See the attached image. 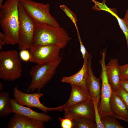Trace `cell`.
Segmentation results:
<instances>
[{
	"label": "cell",
	"instance_id": "1",
	"mask_svg": "<svg viewBox=\"0 0 128 128\" xmlns=\"http://www.w3.org/2000/svg\"><path fill=\"white\" fill-rule=\"evenodd\" d=\"M20 0H6L0 5V24L5 44L14 46L18 41Z\"/></svg>",
	"mask_w": 128,
	"mask_h": 128
},
{
	"label": "cell",
	"instance_id": "2",
	"mask_svg": "<svg viewBox=\"0 0 128 128\" xmlns=\"http://www.w3.org/2000/svg\"><path fill=\"white\" fill-rule=\"evenodd\" d=\"M72 39L63 27L35 22L33 45H57L62 49Z\"/></svg>",
	"mask_w": 128,
	"mask_h": 128
},
{
	"label": "cell",
	"instance_id": "3",
	"mask_svg": "<svg viewBox=\"0 0 128 128\" xmlns=\"http://www.w3.org/2000/svg\"><path fill=\"white\" fill-rule=\"evenodd\" d=\"M61 56L59 59L50 62L37 64L31 68L29 74L31 78V82L26 92H33L37 90L40 92L52 79L56 71L62 60Z\"/></svg>",
	"mask_w": 128,
	"mask_h": 128
},
{
	"label": "cell",
	"instance_id": "4",
	"mask_svg": "<svg viewBox=\"0 0 128 128\" xmlns=\"http://www.w3.org/2000/svg\"><path fill=\"white\" fill-rule=\"evenodd\" d=\"M16 50L0 52V78L6 81L15 80L21 76L22 64Z\"/></svg>",
	"mask_w": 128,
	"mask_h": 128
},
{
	"label": "cell",
	"instance_id": "5",
	"mask_svg": "<svg viewBox=\"0 0 128 128\" xmlns=\"http://www.w3.org/2000/svg\"><path fill=\"white\" fill-rule=\"evenodd\" d=\"M18 9L19 26L18 44L20 50H30L33 45L35 22L27 15L20 1Z\"/></svg>",
	"mask_w": 128,
	"mask_h": 128
},
{
	"label": "cell",
	"instance_id": "6",
	"mask_svg": "<svg viewBox=\"0 0 128 128\" xmlns=\"http://www.w3.org/2000/svg\"><path fill=\"white\" fill-rule=\"evenodd\" d=\"M27 15L36 22L59 27L60 26L50 12V4L36 2L32 0H20Z\"/></svg>",
	"mask_w": 128,
	"mask_h": 128
},
{
	"label": "cell",
	"instance_id": "7",
	"mask_svg": "<svg viewBox=\"0 0 128 128\" xmlns=\"http://www.w3.org/2000/svg\"><path fill=\"white\" fill-rule=\"evenodd\" d=\"M43 95L40 92L29 94L23 92L17 86L14 88V99L20 105L31 108H36L45 113L54 110L61 112L64 110L62 105L55 108H50L44 105L40 101V98Z\"/></svg>",
	"mask_w": 128,
	"mask_h": 128
},
{
	"label": "cell",
	"instance_id": "8",
	"mask_svg": "<svg viewBox=\"0 0 128 128\" xmlns=\"http://www.w3.org/2000/svg\"><path fill=\"white\" fill-rule=\"evenodd\" d=\"M61 46L57 45L44 46L33 45L30 49L29 61L37 64H45L60 58Z\"/></svg>",
	"mask_w": 128,
	"mask_h": 128
},
{
	"label": "cell",
	"instance_id": "9",
	"mask_svg": "<svg viewBox=\"0 0 128 128\" xmlns=\"http://www.w3.org/2000/svg\"><path fill=\"white\" fill-rule=\"evenodd\" d=\"M106 51L102 52L100 61L101 72L100 78L102 81L101 90V101L98 107L99 113L101 116L106 115H113L110 106V100L112 91L108 82L106 75L105 59Z\"/></svg>",
	"mask_w": 128,
	"mask_h": 128
},
{
	"label": "cell",
	"instance_id": "10",
	"mask_svg": "<svg viewBox=\"0 0 128 128\" xmlns=\"http://www.w3.org/2000/svg\"><path fill=\"white\" fill-rule=\"evenodd\" d=\"M64 110L65 118L72 120L84 117L95 120V110L92 98L75 104Z\"/></svg>",
	"mask_w": 128,
	"mask_h": 128
},
{
	"label": "cell",
	"instance_id": "11",
	"mask_svg": "<svg viewBox=\"0 0 128 128\" xmlns=\"http://www.w3.org/2000/svg\"><path fill=\"white\" fill-rule=\"evenodd\" d=\"M44 122L14 113L8 123V128H44Z\"/></svg>",
	"mask_w": 128,
	"mask_h": 128
},
{
	"label": "cell",
	"instance_id": "12",
	"mask_svg": "<svg viewBox=\"0 0 128 128\" xmlns=\"http://www.w3.org/2000/svg\"><path fill=\"white\" fill-rule=\"evenodd\" d=\"M92 58L90 54L88 59V71L86 87L92 99L98 104L101 96V85L100 78L96 77L93 74L91 65Z\"/></svg>",
	"mask_w": 128,
	"mask_h": 128
},
{
	"label": "cell",
	"instance_id": "13",
	"mask_svg": "<svg viewBox=\"0 0 128 128\" xmlns=\"http://www.w3.org/2000/svg\"><path fill=\"white\" fill-rule=\"evenodd\" d=\"M11 113H18L30 118L47 122L52 119L49 115L42 113H38L31 109L30 108L20 105L14 99L11 98Z\"/></svg>",
	"mask_w": 128,
	"mask_h": 128
},
{
	"label": "cell",
	"instance_id": "14",
	"mask_svg": "<svg viewBox=\"0 0 128 128\" xmlns=\"http://www.w3.org/2000/svg\"><path fill=\"white\" fill-rule=\"evenodd\" d=\"M119 66L118 59L114 58L111 59L105 66L108 80L114 92L120 86Z\"/></svg>",
	"mask_w": 128,
	"mask_h": 128
},
{
	"label": "cell",
	"instance_id": "15",
	"mask_svg": "<svg viewBox=\"0 0 128 128\" xmlns=\"http://www.w3.org/2000/svg\"><path fill=\"white\" fill-rule=\"evenodd\" d=\"M88 71V59L83 60V66L77 72L72 76L64 77L61 79L62 82L73 84L82 87L87 90L86 82Z\"/></svg>",
	"mask_w": 128,
	"mask_h": 128
},
{
	"label": "cell",
	"instance_id": "16",
	"mask_svg": "<svg viewBox=\"0 0 128 128\" xmlns=\"http://www.w3.org/2000/svg\"><path fill=\"white\" fill-rule=\"evenodd\" d=\"M71 91L69 98L62 105L64 110L75 104L92 98L88 91L80 86L70 84Z\"/></svg>",
	"mask_w": 128,
	"mask_h": 128
},
{
	"label": "cell",
	"instance_id": "17",
	"mask_svg": "<svg viewBox=\"0 0 128 128\" xmlns=\"http://www.w3.org/2000/svg\"><path fill=\"white\" fill-rule=\"evenodd\" d=\"M110 109L114 114L128 120V109L122 99L112 91L110 100Z\"/></svg>",
	"mask_w": 128,
	"mask_h": 128
},
{
	"label": "cell",
	"instance_id": "18",
	"mask_svg": "<svg viewBox=\"0 0 128 128\" xmlns=\"http://www.w3.org/2000/svg\"><path fill=\"white\" fill-rule=\"evenodd\" d=\"M11 98L6 91L0 92V117L5 118L11 113Z\"/></svg>",
	"mask_w": 128,
	"mask_h": 128
},
{
	"label": "cell",
	"instance_id": "19",
	"mask_svg": "<svg viewBox=\"0 0 128 128\" xmlns=\"http://www.w3.org/2000/svg\"><path fill=\"white\" fill-rule=\"evenodd\" d=\"M73 127L74 128H97L95 120L84 117L72 120Z\"/></svg>",
	"mask_w": 128,
	"mask_h": 128
},
{
	"label": "cell",
	"instance_id": "20",
	"mask_svg": "<svg viewBox=\"0 0 128 128\" xmlns=\"http://www.w3.org/2000/svg\"><path fill=\"white\" fill-rule=\"evenodd\" d=\"M101 120L105 128H124L113 115L108 114L101 116Z\"/></svg>",
	"mask_w": 128,
	"mask_h": 128
},
{
	"label": "cell",
	"instance_id": "21",
	"mask_svg": "<svg viewBox=\"0 0 128 128\" xmlns=\"http://www.w3.org/2000/svg\"><path fill=\"white\" fill-rule=\"evenodd\" d=\"M117 12L112 14L117 19L119 25L123 31L125 37L128 50V26L124 22L123 19L119 17L117 15Z\"/></svg>",
	"mask_w": 128,
	"mask_h": 128
},
{
	"label": "cell",
	"instance_id": "22",
	"mask_svg": "<svg viewBox=\"0 0 128 128\" xmlns=\"http://www.w3.org/2000/svg\"><path fill=\"white\" fill-rule=\"evenodd\" d=\"M60 7L70 19L75 26H77L76 23L78 21V19L76 14L64 5H60Z\"/></svg>",
	"mask_w": 128,
	"mask_h": 128
},
{
	"label": "cell",
	"instance_id": "23",
	"mask_svg": "<svg viewBox=\"0 0 128 128\" xmlns=\"http://www.w3.org/2000/svg\"><path fill=\"white\" fill-rule=\"evenodd\" d=\"M92 100L95 110V120L96 123L97 128H105L101 121V116L99 113L98 110V104L94 100L92 99Z\"/></svg>",
	"mask_w": 128,
	"mask_h": 128
},
{
	"label": "cell",
	"instance_id": "24",
	"mask_svg": "<svg viewBox=\"0 0 128 128\" xmlns=\"http://www.w3.org/2000/svg\"><path fill=\"white\" fill-rule=\"evenodd\" d=\"M114 92L122 99L128 109V92L120 86L118 89Z\"/></svg>",
	"mask_w": 128,
	"mask_h": 128
},
{
	"label": "cell",
	"instance_id": "25",
	"mask_svg": "<svg viewBox=\"0 0 128 128\" xmlns=\"http://www.w3.org/2000/svg\"><path fill=\"white\" fill-rule=\"evenodd\" d=\"M78 35V39L80 45V51H81L83 60L88 59L90 54L87 50L82 42L77 26L75 27Z\"/></svg>",
	"mask_w": 128,
	"mask_h": 128
},
{
	"label": "cell",
	"instance_id": "26",
	"mask_svg": "<svg viewBox=\"0 0 128 128\" xmlns=\"http://www.w3.org/2000/svg\"><path fill=\"white\" fill-rule=\"evenodd\" d=\"M92 1L95 4V5L92 7L94 10H102L108 12L110 10V9L105 4V0H103L101 3L96 1L95 0H92Z\"/></svg>",
	"mask_w": 128,
	"mask_h": 128
},
{
	"label": "cell",
	"instance_id": "27",
	"mask_svg": "<svg viewBox=\"0 0 128 128\" xmlns=\"http://www.w3.org/2000/svg\"><path fill=\"white\" fill-rule=\"evenodd\" d=\"M120 80L128 79V63L119 66Z\"/></svg>",
	"mask_w": 128,
	"mask_h": 128
},
{
	"label": "cell",
	"instance_id": "28",
	"mask_svg": "<svg viewBox=\"0 0 128 128\" xmlns=\"http://www.w3.org/2000/svg\"><path fill=\"white\" fill-rule=\"evenodd\" d=\"M58 119L60 121V126L61 128H73V123L72 120L67 118L63 119L59 117Z\"/></svg>",
	"mask_w": 128,
	"mask_h": 128
},
{
	"label": "cell",
	"instance_id": "29",
	"mask_svg": "<svg viewBox=\"0 0 128 128\" xmlns=\"http://www.w3.org/2000/svg\"><path fill=\"white\" fill-rule=\"evenodd\" d=\"M21 50L19 53L20 58L22 60L25 62L29 61L30 57V51L27 49Z\"/></svg>",
	"mask_w": 128,
	"mask_h": 128
},
{
	"label": "cell",
	"instance_id": "30",
	"mask_svg": "<svg viewBox=\"0 0 128 128\" xmlns=\"http://www.w3.org/2000/svg\"><path fill=\"white\" fill-rule=\"evenodd\" d=\"M120 86L128 92V79L121 80Z\"/></svg>",
	"mask_w": 128,
	"mask_h": 128
},
{
	"label": "cell",
	"instance_id": "31",
	"mask_svg": "<svg viewBox=\"0 0 128 128\" xmlns=\"http://www.w3.org/2000/svg\"><path fill=\"white\" fill-rule=\"evenodd\" d=\"M3 33L0 32V50L2 49L3 46L5 44Z\"/></svg>",
	"mask_w": 128,
	"mask_h": 128
},
{
	"label": "cell",
	"instance_id": "32",
	"mask_svg": "<svg viewBox=\"0 0 128 128\" xmlns=\"http://www.w3.org/2000/svg\"><path fill=\"white\" fill-rule=\"evenodd\" d=\"M123 19L128 26V9L126 11L124 17Z\"/></svg>",
	"mask_w": 128,
	"mask_h": 128
},
{
	"label": "cell",
	"instance_id": "33",
	"mask_svg": "<svg viewBox=\"0 0 128 128\" xmlns=\"http://www.w3.org/2000/svg\"><path fill=\"white\" fill-rule=\"evenodd\" d=\"M113 115L116 119H120L123 120L128 123V119L124 118L123 117L118 116L114 114H113Z\"/></svg>",
	"mask_w": 128,
	"mask_h": 128
},
{
	"label": "cell",
	"instance_id": "34",
	"mask_svg": "<svg viewBox=\"0 0 128 128\" xmlns=\"http://www.w3.org/2000/svg\"><path fill=\"white\" fill-rule=\"evenodd\" d=\"M3 85L2 83H0V91H2L3 89Z\"/></svg>",
	"mask_w": 128,
	"mask_h": 128
},
{
	"label": "cell",
	"instance_id": "35",
	"mask_svg": "<svg viewBox=\"0 0 128 128\" xmlns=\"http://www.w3.org/2000/svg\"><path fill=\"white\" fill-rule=\"evenodd\" d=\"M3 0H0V5H2L3 2Z\"/></svg>",
	"mask_w": 128,
	"mask_h": 128
}]
</instances>
